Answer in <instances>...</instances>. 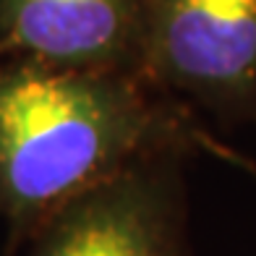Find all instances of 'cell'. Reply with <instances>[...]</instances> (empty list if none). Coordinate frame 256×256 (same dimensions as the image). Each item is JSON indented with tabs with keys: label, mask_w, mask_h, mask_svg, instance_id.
I'll return each mask as SVG.
<instances>
[{
	"label": "cell",
	"mask_w": 256,
	"mask_h": 256,
	"mask_svg": "<svg viewBox=\"0 0 256 256\" xmlns=\"http://www.w3.org/2000/svg\"><path fill=\"white\" fill-rule=\"evenodd\" d=\"M183 108L144 76L0 60V214L32 238L134 162L196 144Z\"/></svg>",
	"instance_id": "cell-1"
},
{
	"label": "cell",
	"mask_w": 256,
	"mask_h": 256,
	"mask_svg": "<svg viewBox=\"0 0 256 256\" xmlns=\"http://www.w3.org/2000/svg\"><path fill=\"white\" fill-rule=\"evenodd\" d=\"M172 154L138 160L68 202L32 236L29 256H183Z\"/></svg>",
	"instance_id": "cell-3"
},
{
	"label": "cell",
	"mask_w": 256,
	"mask_h": 256,
	"mask_svg": "<svg viewBox=\"0 0 256 256\" xmlns=\"http://www.w3.org/2000/svg\"><path fill=\"white\" fill-rule=\"evenodd\" d=\"M194 142L196 144H202V146H206V149H212V152L217 154V157H222V160H230V162H236V165H240V168H246L248 172H254L256 176V165L251 160H246V157H240V154H236L232 152V149H228V146H222V144H217L214 138H209L204 131H199V128H196L194 131Z\"/></svg>",
	"instance_id": "cell-5"
},
{
	"label": "cell",
	"mask_w": 256,
	"mask_h": 256,
	"mask_svg": "<svg viewBox=\"0 0 256 256\" xmlns=\"http://www.w3.org/2000/svg\"><path fill=\"white\" fill-rule=\"evenodd\" d=\"M146 78L220 112L256 110V0H144Z\"/></svg>",
	"instance_id": "cell-2"
},
{
	"label": "cell",
	"mask_w": 256,
	"mask_h": 256,
	"mask_svg": "<svg viewBox=\"0 0 256 256\" xmlns=\"http://www.w3.org/2000/svg\"><path fill=\"white\" fill-rule=\"evenodd\" d=\"M3 58L146 78L144 0H0Z\"/></svg>",
	"instance_id": "cell-4"
}]
</instances>
